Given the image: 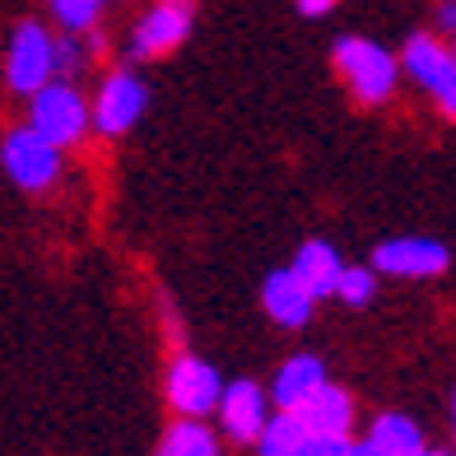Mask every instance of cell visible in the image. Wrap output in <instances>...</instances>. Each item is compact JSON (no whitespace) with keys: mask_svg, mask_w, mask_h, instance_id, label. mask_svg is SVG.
<instances>
[{"mask_svg":"<svg viewBox=\"0 0 456 456\" xmlns=\"http://www.w3.org/2000/svg\"><path fill=\"white\" fill-rule=\"evenodd\" d=\"M168 405L182 414V419H205L215 405H219V391H224V378L215 372V363H205L196 354H177L168 363Z\"/></svg>","mask_w":456,"mask_h":456,"instance_id":"8","label":"cell"},{"mask_svg":"<svg viewBox=\"0 0 456 456\" xmlns=\"http://www.w3.org/2000/svg\"><path fill=\"white\" fill-rule=\"evenodd\" d=\"M336 298L345 307H368L378 298V271H368V265H345L340 284H336Z\"/></svg>","mask_w":456,"mask_h":456,"instance_id":"19","label":"cell"},{"mask_svg":"<svg viewBox=\"0 0 456 456\" xmlns=\"http://www.w3.org/2000/svg\"><path fill=\"white\" fill-rule=\"evenodd\" d=\"M52 75V33L37 24V19H24L14 33H10V47H5V85L14 94H37Z\"/></svg>","mask_w":456,"mask_h":456,"instance_id":"7","label":"cell"},{"mask_svg":"<svg viewBox=\"0 0 456 456\" xmlns=\"http://www.w3.org/2000/svg\"><path fill=\"white\" fill-rule=\"evenodd\" d=\"M330 61H336V70L349 85V94H354L359 102H368V108L387 102L391 94H396V85H401L396 56H391L382 43L363 37V33H345L340 43L330 47Z\"/></svg>","mask_w":456,"mask_h":456,"instance_id":"1","label":"cell"},{"mask_svg":"<svg viewBox=\"0 0 456 456\" xmlns=\"http://www.w3.org/2000/svg\"><path fill=\"white\" fill-rule=\"evenodd\" d=\"M313 294L294 280V271H271L261 284V307H265V317H271L275 326L284 330H298L313 322Z\"/></svg>","mask_w":456,"mask_h":456,"instance_id":"12","label":"cell"},{"mask_svg":"<svg viewBox=\"0 0 456 456\" xmlns=\"http://www.w3.org/2000/svg\"><path fill=\"white\" fill-rule=\"evenodd\" d=\"M294 5H298V14H303V19H326L330 10L340 5V0H294Z\"/></svg>","mask_w":456,"mask_h":456,"instance_id":"23","label":"cell"},{"mask_svg":"<svg viewBox=\"0 0 456 456\" xmlns=\"http://www.w3.org/2000/svg\"><path fill=\"white\" fill-rule=\"evenodd\" d=\"M159 456H219V438L200 419H177L163 433Z\"/></svg>","mask_w":456,"mask_h":456,"instance_id":"17","label":"cell"},{"mask_svg":"<svg viewBox=\"0 0 456 456\" xmlns=\"http://www.w3.org/2000/svg\"><path fill=\"white\" fill-rule=\"evenodd\" d=\"M289 271H294V280L313 298H336V284H340L345 261H340V252L330 242L313 238V242H303L298 252H294V265H289Z\"/></svg>","mask_w":456,"mask_h":456,"instance_id":"13","label":"cell"},{"mask_svg":"<svg viewBox=\"0 0 456 456\" xmlns=\"http://www.w3.org/2000/svg\"><path fill=\"white\" fill-rule=\"evenodd\" d=\"M303 456H354V443L349 438H313Z\"/></svg>","mask_w":456,"mask_h":456,"instance_id":"21","label":"cell"},{"mask_svg":"<svg viewBox=\"0 0 456 456\" xmlns=\"http://www.w3.org/2000/svg\"><path fill=\"white\" fill-rule=\"evenodd\" d=\"M219 424H224V433L233 443H256V433H261V424L271 419V405H265V391L256 387V382H247V378H238V382H228L224 391H219Z\"/></svg>","mask_w":456,"mask_h":456,"instance_id":"10","label":"cell"},{"mask_svg":"<svg viewBox=\"0 0 456 456\" xmlns=\"http://www.w3.org/2000/svg\"><path fill=\"white\" fill-rule=\"evenodd\" d=\"M419 456H447V452H428V447H424V452H419Z\"/></svg>","mask_w":456,"mask_h":456,"instance_id":"24","label":"cell"},{"mask_svg":"<svg viewBox=\"0 0 456 456\" xmlns=\"http://www.w3.org/2000/svg\"><path fill=\"white\" fill-rule=\"evenodd\" d=\"M196 24V5L191 0H154L150 10L140 14V24L131 28V61H154L177 52Z\"/></svg>","mask_w":456,"mask_h":456,"instance_id":"6","label":"cell"},{"mask_svg":"<svg viewBox=\"0 0 456 456\" xmlns=\"http://www.w3.org/2000/svg\"><path fill=\"white\" fill-rule=\"evenodd\" d=\"M28 131H37L61 154L89 135V102L75 89V79H47L37 94H28Z\"/></svg>","mask_w":456,"mask_h":456,"instance_id":"2","label":"cell"},{"mask_svg":"<svg viewBox=\"0 0 456 456\" xmlns=\"http://www.w3.org/2000/svg\"><path fill=\"white\" fill-rule=\"evenodd\" d=\"M396 66L438 102V112L447 121H456V61H452V47L438 33H410Z\"/></svg>","mask_w":456,"mask_h":456,"instance_id":"3","label":"cell"},{"mask_svg":"<svg viewBox=\"0 0 456 456\" xmlns=\"http://www.w3.org/2000/svg\"><path fill=\"white\" fill-rule=\"evenodd\" d=\"M452 419H456V396H452Z\"/></svg>","mask_w":456,"mask_h":456,"instance_id":"26","label":"cell"},{"mask_svg":"<svg viewBox=\"0 0 456 456\" xmlns=\"http://www.w3.org/2000/svg\"><path fill=\"white\" fill-rule=\"evenodd\" d=\"M326 382V363L317 359V354H294V359H284L280 363V372H275V382H271V401L280 405V410H289L294 414L313 391Z\"/></svg>","mask_w":456,"mask_h":456,"instance_id":"14","label":"cell"},{"mask_svg":"<svg viewBox=\"0 0 456 456\" xmlns=\"http://www.w3.org/2000/svg\"><path fill=\"white\" fill-rule=\"evenodd\" d=\"M294 414L307 428V438H349V428H354V396L340 391L336 382H322Z\"/></svg>","mask_w":456,"mask_h":456,"instance_id":"11","label":"cell"},{"mask_svg":"<svg viewBox=\"0 0 456 456\" xmlns=\"http://www.w3.org/2000/svg\"><path fill=\"white\" fill-rule=\"evenodd\" d=\"M433 24H438V37H456V0H438Z\"/></svg>","mask_w":456,"mask_h":456,"instance_id":"22","label":"cell"},{"mask_svg":"<svg viewBox=\"0 0 456 456\" xmlns=\"http://www.w3.org/2000/svg\"><path fill=\"white\" fill-rule=\"evenodd\" d=\"M452 252L438 238H387L372 252V271L396 275V280H433L447 271Z\"/></svg>","mask_w":456,"mask_h":456,"instance_id":"9","label":"cell"},{"mask_svg":"<svg viewBox=\"0 0 456 456\" xmlns=\"http://www.w3.org/2000/svg\"><path fill=\"white\" fill-rule=\"evenodd\" d=\"M452 61H456V37H452Z\"/></svg>","mask_w":456,"mask_h":456,"instance_id":"25","label":"cell"},{"mask_svg":"<svg viewBox=\"0 0 456 456\" xmlns=\"http://www.w3.org/2000/svg\"><path fill=\"white\" fill-rule=\"evenodd\" d=\"M378 456H419L424 452V433L410 414H378L363 438Z\"/></svg>","mask_w":456,"mask_h":456,"instance_id":"15","label":"cell"},{"mask_svg":"<svg viewBox=\"0 0 456 456\" xmlns=\"http://www.w3.org/2000/svg\"><path fill=\"white\" fill-rule=\"evenodd\" d=\"M85 61H89V47L79 43L75 33L52 37V75H56V79H75L79 70H85Z\"/></svg>","mask_w":456,"mask_h":456,"instance_id":"20","label":"cell"},{"mask_svg":"<svg viewBox=\"0 0 456 456\" xmlns=\"http://www.w3.org/2000/svg\"><path fill=\"white\" fill-rule=\"evenodd\" d=\"M47 5H52V14H56L61 28L75 33V37H85V33L98 28L102 5H108V0H47Z\"/></svg>","mask_w":456,"mask_h":456,"instance_id":"18","label":"cell"},{"mask_svg":"<svg viewBox=\"0 0 456 456\" xmlns=\"http://www.w3.org/2000/svg\"><path fill=\"white\" fill-rule=\"evenodd\" d=\"M144 108H150V89H144V79L131 70V66H117L102 75V85L89 102V126L102 131V135H126L135 121L144 117Z\"/></svg>","mask_w":456,"mask_h":456,"instance_id":"5","label":"cell"},{"mask_svg":"<svg viewBox=\"0 0 456 456\" xmlns=\"http://www.w3.org/2000/svg\"><path fill=\"white\" fill-rule=\"evenodd\" d=\"M0 168H5V177L19 186V191H52V186L61 182L66 159H61L56 144H47L37 131L14 126V131H5V140H0Z\"/></svg>","mask_w":456,"mask_h":456,"instance_id":"4","label":"cell"},{"mask_svg":"<svg viewBox=\"0 0 456 456\" xmlns=\"http://www.w3.org/2000/svg\"><path fill=\"white\" fill-rule=\"evenodd\" d=\"M307 443H313L307 428L298 424V414H289V410L271 414V419L261 424V433H256V452L261 456H303Z\"/></svg>","mask_w":456,"mask_h":456,"instance_id":"16","label":"cell"}]
</instances>
